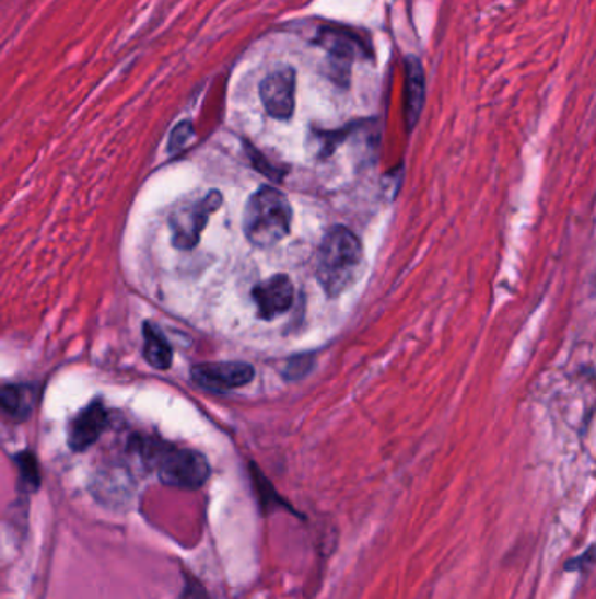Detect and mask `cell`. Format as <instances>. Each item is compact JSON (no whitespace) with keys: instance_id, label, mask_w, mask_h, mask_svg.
<instances>
[{"instance_id":"obj_10","label":"cell","mask_w":596,"mask_h":599,"mask_svg":"<svg viewBox=\"0 0 596 599\" xmlns=\"http://www.w3.org/2000/svg\"><path fill=\"white\" fill-rule=\"evenodd\" d=\"M144 358L157 370H166L172 365L171 344L166 342L162 330L153 323H145L144 326Z\"/></svg>"},{"instance_id":"obj_2","label":"cell","mask_w":596,"mask_h":599,"mask_svg":"<svg viewBox=\"0 0 596 599\" xmlns=\"http://www.w3.org/2000/svg\"><path fill=\"white\" fill-rule=\"evenodd\" d=\"M137 451L142 463L156 470L160 481L166 486L198 489L209 479L210 466L200 452L177 449L157 440H142Z\"/></svg>"},{"instance_id":"obj_13","label":"cell","mask_w":596,"mask_h":599,"mask_svg":"<svg viewBox=\"0 0 596 599\" xmlns=\"http://www.w3.org/2000/svg\"><path fill=\"white\" fill-rule=\"evenodd\" d=\"M16 463L20 466V475H22V482L25 484L26 489H37L40 477L34 454L32 452H22V454L16 456Z\"/></svg>"},{"instance_id":"obj_9","label":"cell","mask_w":596,"mask_h":599,"mask_svg":"<svg viewBox=\"0 0 596 599\" xmlns=\"http://www.w3.org/2000/svg\"><path fill=\"white\" fill-rule=\"evenodd\" d=\"M405 95L406 125L411 130L417 125L425 102V72H423L422 61L417 57L406 58Z\"/></svg>"},{"instance_id":"obj_4","label":"cell","mask_w":596,"mask_h":599,"mask_svg":"<svg viewBox=\"0 0 596 599\" xmlns=\"http://www.w3.org/2000/svg\"><path fill=\"white\" fill-rule=\"evenodd\" d=\"M221 193L212 192L201 200L175 210L171 218L172 241L179 250H192L200 242L201 233L212 212L221 207Z\"/></svg>"},{"instance_id":"obj_7","label":"cell","mask_w":596,"mask_h":599,"mask_svg":"<svg viewBox=\"0 0 596 599\" xmlns=\"http://www.w3.org/2000/svg\"><path fill=\"white\" fill-rule=\"evenodd\" d=\"M253 298L259 318L271 321L291 309L292 300H294V286L288 276L279 274V276L262 280L261 285H257L253 289Z\"/></svg>"},{"instance_id":"obj_11","label":"cell","mask_w":596,"mask_h":599,"mask_svg":"<svg viewBox=\"0 0 596 599\" xmlns=\"http://www.w3.org/2000/svg\"><path fill=\"white\" fill-rule=\"evenodd\" d=\"M5 414L14 419H25L34 408L35 391L31 385H5L0 394Z\"/></svg>"},{"instance_id":"obj_8","label":"cell","mask_w":596,"mask_h":599,"mask_svg":"<svg viewBox=\"0 0 596 599\" xmlns=\"http://www.w3.org/2000/svg\"><path fill=\"white\" fill-rule=\"evenodd\" d=\"M105 426H107V411L101 400H95L70 421V449L75 452L86 451L104 434Z\"/></svg>"},{"instance_id":"obj_6","label":"cell","mask_w":596,"mask_h":599,"mask_svg":"<svg viewBox=\"0 0 596 599\" xmlns=\"http://www.w3.org/2000/svg\"><path fill=\"white\" fill-rule=\"evenodd\" d=\"M192 381L210 391H230L248 384L254 379V368L244 361H218L192 367Z\"/></svg>"},{"instance_id":"obj_12","label":"cell","mask_w":596,"mask_h":599,"mask_svg":"<svg viewBox=\"0 0 596 599\" xmlns=\"http://www.w3.org/2000/svg\"><path fill=\"white\" fill-rule=\"evenodd\" d=\"M318 41L331 55L338 58H347V60H352L355 53H359V48H361V41L352 35V32L343 31V28H326Z\"/></svg>"},{"instance_id":"obj_14","label":"cell","mask_w":596,"mask_h":599,"mask_svg":"<svg viewBox=\"0 0 596 599\" xmlns=\"http://www.w3.org/2000/svg\"><path fill=\"white\" fill-rule=\"evenodd\" d=\"M192 136H195V130H192L191 123H179V125L174 128V131H172L171 142H168V149H171V153L175 154L179 153V151H183V149L186 148V145H188L189 140L192 139Z\"/></svg>"},{"instance_id":"obj_1","label":"cell","mask_w":596,"mask_h":599,"mask_svg":"<svg viewBox=\"0 0 596 599\" xmlns=\"http://www.w3.org/2000/svg\"><path fill=\"white\" fill-rule=\"evenodd\" d=\"M362 244L349 228L336 227L324 237L317 258V279L329 297H340L361 274Z\"/></svg>"},{"instance_id":"obj_3","label":"cell","mask_w":596,"mask_h":599,"mask_svg":"<svg viewBox=\"0 0 596 599\" xmlns=\"http://www.w3.org/2000/svg\"><path fill=\"white\" fill-rule=\"evenodd\" d=\"M292 210L282 192L261 188L248 198L244 212V232L250 244L271 247L291 232Z\"/></svg>"},{"instance_id":"obj_5","label":"cell","mask_w":596,"mask_h":599,"mask_svg":"<svg viewBox=\"0 0 596 599\" xmlns=\"http://www.w3.org/2000/svg\"><path fill=\"white\" fill-rule=\"evenodd\" d=\"M259 95L271 118H291L296 105V70L292 67L273 70L262 79Z\"/></svg>"}]
</instances>
